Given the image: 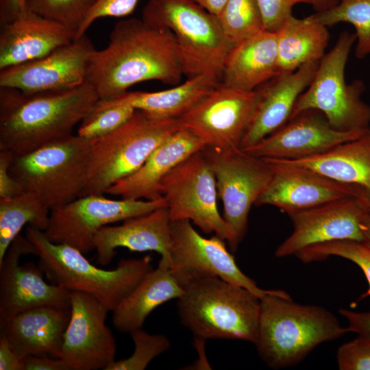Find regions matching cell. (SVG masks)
<instances>
[{
  "mask_svg": "<svg viewBox=\"0 0 370 370\" xmlns=\"http://www.w3.org/2000/svg\"><path fill=\"white\" fill-rule=\"evenodd\" d=\"M182 75L173 33L130 18L115 24L104 49L92 52L86 82L99 99H112L143 82L177 85Z\"/></svg>",
  "mask_w": 370,
  "mask_h": 370,
  "instance_id": "6da1fadb",
  "label": "cell"
},
{
  "mask_svg": "<svg viewBox=\"0 0 370 370\" xmlns=\"http://www.w3.org/2000/svg\"><path fill=\"white\" fill-rule=\"evenodd\" d=\"M98 99L86 82L36 93L0 87V150L25 154L73 134Z\"/></svg>",
  "mask_w": 370,
  "mask_h": 370,
  "instance_id": "7a4b0ae2",
  "label": "cell"
},
{
  "mask_svg": "<svg viewBox=\"0 0 370 370\" xmlns=\"http://www.w3.org/2000/svg\"><path fill=\"white\" fill-rule=\"evenodd\" d=\"M349 330L331 312L293 301L282 290L260 299L258 336L254 343L263 362L279 369L300 362L320 344Z\"/></svg>",
  "mask_w": 370,
  "mask_h": 370,
  "instance_id": "3957f363",
  "label": "cell"
},
{
  "mask_svg": "<svg viewBox=\"0 0 370 370\" xmlns=\"http://www.w3.org/2000/svg\"><path fill=\"white\" fill-rule=\"evenodd\" d=\"M182 287L177 311L195 337L256 342L260 299L254 293L217 276L194 278Z\"/></svg>",
  "mask_w": 370,
  "mask_h": 370,
  "instance_id": "277c9868",
  "label": "cell"
},
{
  "mask_svg": "<svg viewBox=\"0 0 370 370\" xmlns=\"http://www.w3.org/2000/svg\"><path fill=\"white\" fill-rule=\"evenodd\" d=\"M25 236L40 267L55 284L97 298L109 311L120 302L153 269L149 256L122 259L116 268L106 270L92 264L77 249L49 241L43 231L26 226Z\"/></svg>",
  "mask_w": 370,
  "mask_h": 370,
  "instance_id": "5b68a950",
  "label": "cell"
},
{
  "mask_svg": "<svg viewBox=\"0 0 370 370\" xmlns=\"http://www.w3.org/2000/svg\"><path fill=\"white\" fill-rule=\"evenodd\" d=\"M141 18L150 27L173 33L184 76L206 74L221 83L226 58L235 45L216 16L191 0H149Z\"/></svg>",
  "mask_w": 370,
  "mask_h": 370,
  "instance_id": "8992f818",
  "label": "cell"
},
{
  "mask_svg": "<svg viewBox=\"0 0 370 370\" xmlns=\"http://www.w3.org/2000/svg\"><path fill=\"white\" fill-rule=\"evenodd\" d=\"M182 127L179 119H157L136 110L114 132L90 140L82 196L106 194L111 186L138 170L158 145Z\"/></svg>",
  "mask_w": 370,
  "mask_h": 370,
  "instance_id": "52a82bcc",
  "label": "cell"
},
{
  "mask_svg": "<svg viewBox=\"0 0 370 370\" xmlns=\"http://www.w3.org/2000/svg\"><path fill=\"white\" fill-rule=\"evenodd\" d=\"M90 140L76 134L14 156L10 172L23 192L51 210L82 195Z\"/></svg>",
  "mask_w": 370,
  "mask_h": 370,
  "instance_id": "ba28073f",
  "label": "cell"
},
{
  "mask_svg": "<svg viewBox=\"0 0 370 370\" xmlns=\"http://www.w3.org/2000/svg\"><path fill=\"white\" fill-rule=\"evenodd\" d=\"M356 35L342 32L332 49L321 58L316 73L299 96L291 117L306 110H317L330 125L342 132L360 131L370 127V105L361 96L365 86L360 79L347 83L345 66Z\"/></svg>",
  "mask_w": 370,
  "mask_h": 370,
  "instance_id": "9c48e42d",
  "label": "cell"
},
{
  "mask_svg": "<svg viewBox=\"0 0 370 370\" xmlns=\"http://www.w3.org/2000/svg\"><path fill=\"white\" fill-rule=\"evenodd\" d=\"M162 196L171 221L188 220L206 234L226 241L232 251L238 243L217 206L214 174L202 151L175 166L162 180Z\"/></svg>",
  "mask_w": 370,
  "mask_h": 370,
  "instance_id": "30bf717a",
  "label": "cell"
},
{
  "mask_svg": "<svg viewBox=\"0 0 370 370\" xmlns=\"http://www.w3.org/2000/svg\"><path fill=\"white\" fill-rule=\"evenodd\" d=\"M162 206H166L164 197L116 200L103 195H87L51 210L44 233L51 242L67 244L86 254L94 249V237L101 227Z\"/></svg>",
  "mask_w": 370,
  "mask_h": 370,
  "instance_id": "8fae6325",
  "label": "cell"
},
{
  "mask_svg": "<svg viewBox=\"0 0 370 370\" xmlns=\"http://www.w3.org/2000/svg\"><path fill=\"white\" fill-rule=\"evenodd\" d=\"M202 151L215 176L223 217L239 244L247 232L251 206L269 184L272 169L264 159L241 149L227 151L205 146Z\"/></svg>",
  "mask_w": 370,
  "mask_h": 370,
  "instance_id": "7c38bea8",
  "label": "cell"
},
{
  "mask_svg": "<svg viewBox=\"0 0 370 370\" xmlns=\"http://www.w3.org/2000/svg\"><path fill=\"white\" fill-rule=\"evenodd\" d=\"M171 231L170 268L182 286L194 278L217 276L249 290L260 299L271 292L258 287L239 269L223 238L215 234L210 238L202 236L185 219L171 221Z\"/></svg>",
  "mask_w": 370,
  "mask_h": 370,
  "instance_id": "4fadbf2b",
  "label": "cell"
},
{
  "mask_svg": "<svg viewBox=\"0 0 370 370\" xmlns=\"http://www.w3.org/2000/svg\"><path fill=\"white\" fill-rule=\"evenodd\" d=\"M256 100L255 90L244 91L219 84L179 119L205 146L235 151L241 149Z\"/></svg>",
  "mask_w": 370,
  "mask_h": 370,
  "instance_id": "5bb4252c",
  "label": "cell"
},
{
  "mask_svg": "<svg viewBox=\"0 0 370 370\" xmlns=\"http://www.w3.org/2000/svg\"><path fill=\"white\" fill-rule=\"evenodd\" d=\"M108 312L95 297L71 291V315L60 358L69 370H105L115 360V338L106 323Z\"/></svg>",
  "mask_w": 370,
  "mask_h": 370,
  "instance_id": "9a60e30c",
  "label": "cell"
},
{
  "mask_svg": "<svg viewBox=\"0 0 370 370\" xmlns=\"http://www.w3.org/2000/svg\"><path fill=\"white\" fill-rule=\"evenodd\" d=\"M369 209L360 197L352 196L288 213L293 230L276 249L278 258L295 256L310 246L341 240L363 241L362 219Z\"/></svg>",
  "mask_w": 370,
  "mask_h": 370,
  "instance_id": "2e32d148",
  "label": "cell"
},
{
  "mask_svg": "<svg viewBox=\"0 0 370 370\" xmlns=\"http://www.w3.org/2000/svg\"><path fill=\"white\" fill-rule=\"evenodd\" d=\"M27 254H33L32 245L18 234L0 263V318L43 306L71 308V291L47 283L33 262L20 264Z\"/></svg>",
  "mask_w": 370,
  "mask_h": 370,
  "instance_id": "e0dca14e",
  "label": "cell"
},
{
  "mask_svg": "<svg viewBox=\"0 0 370 370\" xmlns=\"http://www.w3.org/2000/svg\"><path fill=\"white\" fill-rule=\"evenodd\" d=\"M95 49L84 34L40 58L0 70V87L36 93L79 86L86 82Z\"/></svg>",
  "mask_w": 370,
  "mask_h": 370,
  "instance_id": "ac0fdd59",
  "label": "cell"
},
{
  "mask_svg": "<svg viewBox=\"0 0 370 370\" xmlns=\"http://www.w3.org/2000/svg\"><path fill=\"white\" fill-rule=\"evenodd\" d=\"M263 159L270 165L273 175L255 206L271 205L288 214L360 195V186L337 182L286 160Z\"/></svg>",
  "mask_w": 370,
  "mask_h": 370,
  "instance_id": "d6986e66",
  "label": "cell"
},
{
  "mask_svg": "<svg viewBox=\"0 0 370 370\" xmlns=\"http://www.w3.org/2000/svg\"><path fill=\"white\" fill-rule=\"evenodd\" d=\"M365 130H336L321 112L306 110L291 118L257 144L243 151L261 158L296 160L325 152L357 138Z\"/></svg>",
  "mask_w": 370,
  "mask_h": 370,
  "instance_id": "ffe728a7",
  "label": "cell"
},
{
  "mask_svg": "<svg viewBox=\"0 0 370 370\" xmlns=\"http://www.w3.org/2000/svg\"><path fill=\"white\" fill-rule=\"evenodd\" d=\"M319 62L307 63L292 73H280L255 90L256 100L241 150L257 144L291 119L298 98L315 75Z\"/></svg>",
  "mask_w": 370,
  "mask_h": 370,
  "instance_id": "44dd1931",
  "label": "cell"
},
{
  "mask_svg": "<svg viewBox=\"0 0 370 370\" xmlns=\"http://www.w3.org/2000/svg\"><path fill=\"white\" fill-rule=\"evenodd\" d=\"M171 220L167 206L123 221L118 225L101 227L93 240L97 262L109 264L116 249L125 247L133 251H153L161 258L159 263L170 267L171 260Z\"/></svg>",
  "mask_w": 370,
  "mask_h": 370,
  "instance_id": "7402d4cb",
  "label": "cell"
},
{
  "mask_svg": "<svg viewBox=\"0 0 370 370\" xmlns=\"http://www.w3.org/2000/svg\"><path fill=\"white\" fill-rule=\"evenodd\" d=\"M204 147L199 137L182 126L158 145L138 170L111 186L106 194L121 199H161L162 179L179 163Z\"/></svg>",
  "mask_w": 370,
  "mask_h": 370,
  "instance_id": "603a6c76",
  "label": "cell"
},
{
  "mask_svg": "<svg viewBox=\"0 0 370 370\" xmlns=\"http://www.w3.org/2000/svg\"><path fill=\"white\" fill-rule=\"evenodd\" d=\"M76 39L73 30L28 10L1 25L0 70L45 56Z\"/></svg>",
  "mask_w": 370,
  "mask_h": 370,
  "instance_id": "cb8c5ba5",
  "label": "cell"
},
{
  "mask_svg": "<svg viewBox=\"0 0 370 370\" xmlns=\"http://www.w3.org/2000/svg\"><path fill=\"white\" fill-rule=\"evenodd\" d=\"M70 315L71 308L43 306L0 318V336L23 360L40 355L60 358Z\"/></svg>",
  "mask_w": 370,
  "mask_h": 370,
  "instance_id": "d4e9b609",
  "label": "cell"
},
{
  "mask_svg": "<svg viewBox=\"0 0 370 370\" xmlns=\"http://www.w3.org/2000/svg\"><path fill=\"white\" fill-rule=\"evenodd\" d=\"M279 74L276 32L263 29L233 47L226 58L220 84L254 91Z\"/></svg>",
  "mask_w": 370,
  "mask_h": 370,
  "instance_id": "484cf974",
  "label": "cell"
},
{
  "mask_svg": "<svg viewBox=\"0 0 370 370\" xmlns=\"http://www.w3.org/2000/svg\"><path fill=\"white\" fill-rule=\"evenodd\" d=\"M184 289L169 265L158 263L112 311L116 330L130 333L142 328L148 315L161 304L178 299Z\"/></svg>",
  "mask_w": 370,
  "mask_h": 370,
  "instance_id": "4316f807",
  "label": "cell"
},
{
  "mask_svg": "<svg viewBox=\"0 0 370 370\" xmlns=\"http://www.w3.org/2000/svg\"><path fill=\"white\" fill-rule=\"evenodd\" d=\"M286 161L312 169L337 182L369 190L370 127L357 138L325 152Z\"/></svg>",
  "mask_w": 370,
  "mask_h": 370,
  "instance_id": "83f0119b",
  "label": "cell"
},
{
  "mask_svg": "<svg viewBox=\"0 0 370 370\" xmlns=\"http://www.w3.org/2000/svg\"><path fill=\"white\" fill-rule=\"evenodd\" d=\"M220 82L204 74L181 84L156 92H126L115 99L157 119H179L216 88Z\"/></svg>",
  "mask_w": 370,
  "mask_h": 370,
  "instance_id": "f1b7e54d",
  "label": "cell"
},
{
  "mask_svg": "<svg viewBox=\"0 0 370 370\" xmlns=\"http://www.w3.org/2000/svg\"><path fill=\"white\" fill-rule=\"evenodd\" d=\"M280 73H292L301 66L319 62L329 42L327 27L311 15L293 14L276 32Z\"/></svg>",
  "mask_w": 370,
  "mask_h": 370,
  "instance_id": "f546056e",
  "label": "cell"
},
{
  "mask_svg": "<svg viewBox=\"0 0 370 370\" xmlns=\"http://www.w3.org/2000/svg\"><path fill=\"white\" fill-rule=\"evenodd\" d=\"M51 210L35 195L23 192L0 198V263L14 238L25 225L45 231Z\"/></svg>",
  "mask_w": 370,
  "mask_h": 370,
  "instance_id": "4dcf8cb0",
  "label": "cell"
},
{
  "mask_svg": "<svg viewBox=\"0 0 370 370\" xmlns=\"http://www.w3.org/2000/svg\"><path fill=\"white\" fill-rule=\"evenodd\" d=\"M328 27L348 23L355 29V56L363 59L370 56V0H341L333 8L312 14Z\"/></svg>",
  "mask_w": 370,
  "mask_h": 370,
  "instance_id": "1f68e13d",
  "label": "cell"
},
{
  "mask_svg": "<svg viewBox=\"0 0 370 370\" xmlns=\"http://www.w3.org/2000/svg\"><path fill=\"white\" fill-rule=\"evenodd\" d=\"M217 17L224 34L234 45L264 29L257 0H227Z\"/></svg>",
  "mask_w": 370,
  "mask_h": 370,
  "instance_id": "d6a6232c",
  "label": "cell"
},
{
  "mask_svg": "<svg viewBox=\"0 0 370 370\" xmlns=\"http://www.w3.org/2000/svg\"><path fill=\"white\" fill-rule=\"evenodd\" d=\"M136 110L116 99H99L79 124L77 134L88 140L103 137L123 125Z\"/></svg>",
  "mask_w": 370,
  "mask_h": 370,
  "instance_id": "836d02e7",
  "label": "cell"
},
{
  "mask_svg": "<svg viewBox=\"0 0 370 370\" xmlns=\"http://www.w3.org/2000/svg\"><path fill=\"white\" fill-rule=\"evenodd\" d=\"M295 256L304 263L323 260L331 256L353 262L362 271L369 286L355 304L370 297V245L365 242L352 240L331 241L308 247Z\"/></svg>",
  "mask_w": 370,
  "mask_h": 370,
  "instance_id": "e575fe53",
  "label": "cell"
},
{
  "mask_svg": "<svg viewBox=\"0 0 370 370\" xmlns=\"http://www.w3.org/2000/svg\"><path fill=\"white\" fill-rule=\"evenodd\" d=\"M94 3L95 0H27V8L66 27L77 35Z\"/></svg>",
  "mask_w": 370,
  "mask_h": 370,
  "instance_id": "d590c367",
  "label": "cell"
},
{
  "mask_svg": "<svg viewBox=\"0 0 370 370\" xmlns=\"http://www.w3.org/2000/svg\"><path fill=\"white\" fill-rule=\"evenodd\" d=\"M134 350L127 358L114 360L105 370H143L155 358L166 352L171 343L164 334H151L142 330L130 333Z\"/></svg>",
  "mask_w": 370,
  "mask_h": 370,
  "instance_id": "8d00e7d4",
  "label": "cell"
},
{
  "mask_svg": "<svg viewBox=\"0 0 370 370\" xmlns=\"http://www.w3.org/2000/svg\"><path fill=\"white\" fill-rule=\"evenodd\" d=\"M340 370H370V339L358 335L341 345L336 353Z\"/></svg>",
  "mask_w": 370,
  "mask_h": 370,
  "instance_id": "74e56055",
  "label": "cell"
},
{
  "mask_svg": "<svg viewBox=\"0 0 370 370\" xmlns=\"http://www.w3.org/2000/svg\"><path fill=\"white\" fill-rule=\"evenodd\" d=\"M138 1L139 0H95L93 6L77 33L76 38L86 34L87 29L100 18H120L131 14Z\"/></svg>",
  "mask_w": 370,
  "mask_h": 370,
  "instance_id": "f35d334b",
  "label": "cell"
},
{
  "mask_svg": "<svg viewBox=\"0 0 370 370\" xmlns=\"http://www.w3.org/2000/svg\"><path fill=\"white\" fill-rule=\"evenodd\" d=\"M262 14L264 29L276 32L291 16L293 8L306 0H257Z\"/></svg>",
  "mask_w": 370,
  "mask_h": 370,
  "instance_id": "ab89813d",
  "label": "cell"
},
{
  "mask_svg": "<svg viewBox=\"0 0 370 370\" xmlns=\"http://www.w3.org/2000/svg\"><path fill=\"white\" fill-rule=\"evenodd\" d=\"M14 157L12 151L0 150V198L14 197L23 193L10 170Z\"/></svg>",
  "mask_w": 370,
  "mask_h": 370,
  "instance_id": "60d3db41",
  "label": "cell"
},
{
  "mask_svg": "<svg viewBox=\"0 0 370 370\" xmlns=\"http://www.w3.org/2000/svg\"><path fill=\"white\" fill-rule=\"evenodd\" d=\"M339 312L346 319L349 332L370 339V311L358 312L343 308Z\"/></svg>",
  "mask_w": 370,
  "mask_h": 370,
  "instance_id": "b9f144b4",
  "label": "cell"
},
{
  "mask_svg": "<svg viewBox=\"0 0 370 370\" xmlns=\"http://www.w3.org/2000/svg\"><path fill=\"white\" fill-rule=\"evenodd\" d=\"M23 370H69L60 359L47 355L29 356L23 359Z\"/></svg>",
  "mask_w": 370,
  "mask_h": 370,
  "instance_id": "7bdbcfd3",
  "label": "cell"
},
{
  "mask_svg": "<svg viewBox=\"0 0 370 370\" xmlns=\"http://www.w3.org/2000/svg\"><path fill=\"white\" fill-rule=\"evenodd\" d=\"M0 370H23V360L3 336H0Z\"/></svg>",
  "mask_w": 370,
  "mask_h": 370,
  "instance_id": "ee69618b",
  "label": "cell"
},
{
  "mask_svg": "<svg viewBox=\"0 0 370 370\" xmlns=\"http://www.w3.org/2000/svg\"><path fill=\"white\" fill-rule=\"evenodd\" d=\"M27 10V0H0V23H10Z\"/></svg>",
  "mask_w": 370,
  "mask_h": 370,
  "instance_id": "f6af8a7d",
  "label": "cell"
},
{
  "mask_svg": "<svg viewBox=\"0 0 370 370\" xmlns=\"http://www.w3.org/2000/svg\"><path fill=\"white\" fill-rule=\"evenodd\" d=\"M197 3L210 14L217 16L227 0H191Z\"/></svg>",
  "mask_w": 370,
  "mask_h": 370,
  "instance_id": "bcb514c9",
  "label": "cell"
},
{
  "mask_svg": "<svg viewBox=\"0 0 370 370\" xmlns=\"http://www.w3.org/2000/svg\"><path fill=\"white\" fill-rule=\"evenodd\" d=\"M341 0H306V3L312 6L316 12L330 10L338 5Z\"/></svg>",
  "mask_w": 370,
  "mask_h": 370,
  "instance_id": "7dc6e473",
  "label": "cell"
},
{
  "mask_svg": "<svg viewBox=\"0 0 370 370\" xmlns=\"http://www.w3.org/2000/svg\"><path fill=\"white\" fill-rule=\"evenodd\" d=\"M361 230L364 242L370 245V209H368L361 221Z\"/></svg>",
  "mask_w": 370,
  "mask_h": 370,
  "instance_id": "c3c4849f",
  "label": "cell"
},
{
  "mask_svg": "<svg viewBox=\"0 0 370 370\" xmlns=\"http://www.w3.org/2000/svg\"><path fill=\"white\" fill-rule=\"evenodd\" d=\"M366 202L369 209H370V189L362 188L361 194L360 195Z\"/></svg>",
  "mask_w": 370,
  "mask_h": 370,
  "instance_id": "681fc988",
  "label": "cell"
}]
</instances>
